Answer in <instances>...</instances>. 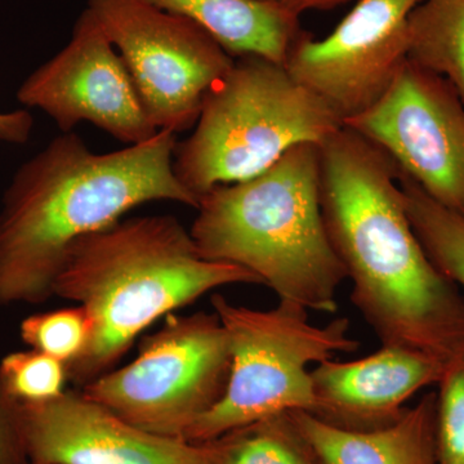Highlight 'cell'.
Returning a JSON list of instances; mask_svg holds the SVG:
<instances>
[{
  "label": "cell",
  "instance_id": "obj_10",
  "mask_svg": "<svg viewBox=\"0 0 464 464\" xmlns=\"http://www.w3.org/2000/svg\"><path fill=\"white\" fill-rule=\"evenodd\" d=\"M423 0H359L326 38L304 30L285 69L342 121L371 109L408 61V20Z\"/></svg>",
  "mask_w": 464,
  "mask_h": 464
},
{
  "label": "cell",
  "instance_id": "obj_7",
  "mask_svg": "<svg viewBox=\"0 0 464 464\" xmlns=\"http://www.w3.org/2000/svg\"><path fill=\"white\" fill-rule=\"evenodd\" d=\"M230 373V346L215 311L169 314L142 341L132 362L81 391L143 431L185 440L192 424L224 398Z\"/></svg>",
  "mask_w": 464,
  "mask_h": 464
},
{
  "label": "cell",
  "instance_id": "obj_25",
  "mask_svg": "<svg viewBox=\"0 0 464 464\" xmlns=\"http://www.w3.org/2000/svg\"><path fill=\"white\" fill-rule=\"evenodd\" d=\"M29 464H38V463H32V462H30Z\"/></svg>",
  "mask_w": 464,
  "mask_h": 464
},
{
  "label": "cell",
  "instance_id": "obj_2",
  "mask_svg": "<svg viewBox=\"0 0 464 464\" xmlns=\"http://www.w3.org/2000/svg\"><path fill=\"white\" fill-rule=\"evenodd\" d=\"M176 134L118 151H91L78 134L63 133L12 177L0 208V308L41 304L79 237L121 221L155 200L198 208L174 176Z\"/></svg>",
  "mask_w": 464,
  "mask_h": 464
},
{
  "label": "cell",
  "instance_id": "obj_3",
  "mask_svg": "<svg viewBox=\"0 0 464 464\" xmlns=\"http://www.w3.org/2000/svg\"><path fill=\"white\" fill-rule=\"evenodd\" d=\"M232 284H261L255 274L200 257L190 230L173 216L124 219L79 237L54 282V295L78 302L93 331L87 350L67 366L83 389L127 353L152 323Z\"/></svg>",
  "mask_w": 464,
  "mask_h": 464
},
{
  "label": "cell",
  "instance_id": "obj_23",
  "mask_svg": "<svg viewBox=\"0 0 464 464\" xmlns=\"http://www.w3.org/2000/svg\"><path fill=\"white\" fill-rule=\"evenodd\" d=\"M276 2L295 16L301 17L304 12L311 9H332L350 0H276Z\"/></svg>",
  "mask_w": 464,
  "mask_h": 464
},
{
  "label": "cell",
  "instance_id": "obj_12",
  "mask_svg": "<svg viewBox=\"0 0 464 464\" xmlns=\"http://www.w3.org/2000/svg\"><path fill=\"white\" fill-rule=\"evenodd\" d=\"M27 456L38 464H209L198 444L125 422L82 391L18 402Z\"/></svg>",
  "mask_w": 464,
  "mask_h": 464
},
{
  "label": "cell",
  "instance_id": "obj_21",
  "mask_svg": "<svg viewBox=\"0 0 464 464\" xmlns=\"http://www.w3.org/2000/svg\"><path fill=\"white\" fill-rule=\"evenodd\" d=\"M438 386V464H464V359L448 366Z\"/></svg>",
  "mask_w": 464,
  "mask_h": 464
},
{
  "label": "cell",
  "instance_id": "obj_19",
  "mask_svg": "<svg viewBox=\"0 0 464 464\" xmlns=\"http://www.w3.org/2000/svg\"><path fill=\"white\" fill-rule=\"evenodd\" d=\"M93 323L83 306L60 308L25 317L21 340L32 350L65 362H76L90 344Z\"/></svg>",
  "mask_w": 464,
  "mask_h": 464
},
{
  "label": "cell",
  "instance_id": "obj_6",
  "mask_svg": "<svg viewBox=\"0 0 464 464\" xmlns=\"http://www.w3.org/2000/svg\"><path fill=\"white\" fill-rule=\"evenodd\" d=\"M212 307L227 335L230 380L221 401L186 433L192 444L274 414H313L316 399L308 365L360 347L348 334L346 317L314 325L308 310L293 302L279 299L270 310H253L215 295Z\"/></svg>",
  "mask_w": 464,
  "mask_h": 464
},
{
  "label": "cell",
  "instance_id": "obj_8",
  "mask_svg": "<svg viewBox=\"0 0 464 464\" xmlns=\"http://www.w3.org/2000/svg\"><path fill=\"white\" fill-rule=\"evenodd\" d=\"M87 8L123 58L157 130L194 127L235 58L194 21L142 0H88Z\"/></svg>",
  "mask_w": 464,
  "mask_h": 464
},
{
  "label": "cell",
  "instance_id": "obj_5",
  "mask_svg": "<svg viewBox=\"0 0 464 464\" xmlns=\"http://www.w3.org/2000/svg\"><path fill=\"white\" fill-rule=\"evenodd\" d=\"M343 125L285 66L237 57L208 92L194 133L174 146V176L200 199L216 186L253 179L293 146L320 145Z\"/></svg>",
  "mask_w": 464,
  "mask_h": 464
},
{
  "label": "cell",
  "instance_id": "obj_17",
  "mask_svg": "<svg viewBox=\"0 0 464 464\" xmlns=\"http://www.w3.org/2000/svg\"><path fill=\"white\" fill-rule=\"evenodd\" d=\"M408 60L444 76L464 101V0H423L411 11Z\"/></svg>",
  "mask_w": 464,
  "mask_h": 464
},
{
  "label": "cell",
  "instance_id": "obj_4",
  "mask_svg": "<svg viewBox=\"0 0 464 464\" xmlns=\"http://www.w3.org/2000/svg\"><path fill=\"white\" fill-rule=\"evenodd\" d=\"M190 228L200 257L240 266L282 301L337 311L346 271L326 234L319 145L299 143L264 172L204 194Z\"/></svg>",
  "mask_w": 464,
  "mask_h": 464
},
{
  "label": "cell",
  "instance_id": "obj_24",
  "mask_svg": "<svg viewBox=\"0 0 464 464\" xmlns=\"http://www.w3.org/2000/svg\"><path fill=\"white\" fill-rule=\"evenodd\" d=\"M261 2H271V0H261Z\"/></svg>",
  "mask_w": 464,
  "mask_h": 464
},
{
  "label": "cell",
  "instance_id": "obj_15",
  "mask_svg": "<svg viewBox=\"0 0 464 464\" xmlns=\"http://www.w3.org/2000/svg\"><path fill=\"white\" fill-rule=\"evenodd\" d=\"M203 27L234 58L259 56L285 65L293 43L304 32L299 16L276 0H142Z\"/></svg>",
  "mask_w": 464,
  "mask_h": 464
},
{
  "label": "cell",
  "instance_id": "obj_18",
  "mask_svg": "<svg viewBox=\"0 0 464 464\" xmlns=\"http://www.w3.org/2000/svg\"><path fill=\"white\" fill-rule=\"evenodd\" d=\"M400 188L411 227L436 268L464 290V218L445 209L400 172Z\"/></svg>",
  "mask_w": 464,
  "mask_h": 464
},
{
  "label": "cell",
  "instance_id": "obj_9",
  "mask_svg": "<svg viewBox=\"0 0 464 464\" xmlns=\"http://www.w3.org/2000/svg\"><path fill=\"white\" fill-rule=\"evenodd\" d=\"M344 125L377 143L427 197L464 218V101L448 79L408 60L386 94Z\"/></svg>",
  "mask_w": 464,
  "mask_h": 464
},
{
  "label": "cell",
  "instance_id": "obj_11",
  "mask_svg": "<svg viewBox=\"0 0 464 464\" xmlns=\"http://www.w3.org/2000/svg\"><path fill=\"white\" fill-rule=\"evenodd\" d=\"M17 100L42 110L63 133L88 121L132 146L159 132L123 58L88 8L76 21L66 47L23 82Z\"/></svg>",
  "mask_w": 464,
  "mask_h": 464
},
{
  "label": "cell",
  "instance_id": "obj_22",
  "mask_svg": "<svg viewBox=\"0 0 464 464\" xmlns=\"http://www.w3.org/2000/svg\"><path fill=\"white\" fill-rule=\"evenodd\" d=\"M18 402L0 384V464H29Z\"/></svg>",
  "mask_w": 464,
  "mask_h": 464
},
{
  "label": "cell",
  "instance_id": "obj_13",
  "mask_svg": "<svg viewBox=\"0 0 464 464\" xmlns=\"http://www.w3.org/2000/svg\"><path fill=\"white\" fill-rule=\"evenodd\" d=\"M447 368L435 357L395 346L355 362L326 360L311 372L316 399L311 415L347 431L384 429L398 422L415 392L439 384Z\"/></svg>",
  "mask_w": 464,
  "mask_h": 464
},
{
  "label": "cell",
  "instance_id": "obj_14",
  "mask_svg": "<svg viewBox=\"0 0 464 464\" xmlns=\"http://www.w3.org/2000/svg\"><path fill=\"white\" fill-rule=\"evenodd\" d=\"M436 408V392L426 393L398 422L369 432L329 426L307 411L290 414L319 464H438Z\"/></svg>",
  "mask_w": 464,
  "mask_h": 464
},
{
  "label": "cell",
  "instance_id": "obj_1",
  "mask_svg": "<svg viewBox=\"0 0 464 464\" xmlns=\"http://www.w3.org/2000/svg\"><path fill=\"white\" fill-rule=\"evenodd\" d=\"M399 167L343 127L319 145V197L351 302L382 346L464 359V295L427 256L406 215Z\"/></svg>",
  "mask_w": 464,
  "mask_h": 464
},
{
  "label": "cell",
  "instance_id": "obj_16",
  "mask_svg": "<svg viewBox=\"0 0 464 464\" xmlns=\"http://www.w3.org/2000/svg\"><path fill=\"white\" fill-rule=\"evenodd\" d=\"M198 445L209 464H319L290 411L261 418Z\"/></svg>",
  "mask_w": 464,
  "mask_h": 464
},
{
  "label": "cell",
  "instance_id": "obj_20",
  "mask_svg": "<svg viewBox=\"0 0 464 464\" xmlns=\"http://www.w3.org/2000/svg\"><path fill=\"white\" fill-rule=\"evenodd\" d=\"M67 365L36 350L16 351L0 360V384L17 402H42L65 392Z\"/></svg>",
  "mask_w": 464,
  "mask_h": 464
}]
</instances>
